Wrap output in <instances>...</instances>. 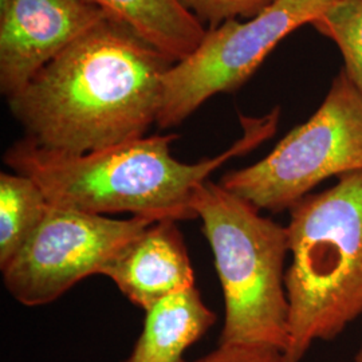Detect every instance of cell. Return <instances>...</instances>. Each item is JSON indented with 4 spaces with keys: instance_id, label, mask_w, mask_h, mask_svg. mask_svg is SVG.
Wrapping results in <instances>:
<instances>
[{
    "instance_id": "obj_13",
    "label": "cell",
    "mask_w": 362,
    "mask_h": 362,
    "mask_svg": "<svg viewBox=\"0 0 362 362\" xmlns=\"http://www.w3.org/2000/svg\"><path fill=\"white\" fill-rule=\"evenodd\" d=\"M336 43L345 73L362 93V0H342L311 23Z\"/></svg>"
},
{
    "instance_id": "obj_6",
    "label": "cell",
    "mask_w": 362,
    "mask_h": 362,
    "mask_svg": "<svg viewBox=\"0 0 362 362\" xmlns=\"http://www.w3.org/2000/svg\"><path fill=\"white\" fill-rule=\"evenodd\" d=\"M342 0H272L254 18L208 28L200 46L164 77L156 125L175 128L219 93L240 89L269 54L299 27L311 25Z\"/></svg>"
},
{
    "instance_id": "obj_8",
    "label": "cell",
    "mask_w": 362,
    "mask_h": 362,
    "mask_svg": "<svg viewBox=\"0 0 362 362\" xmlns=\"http://www.w3.org/2000/svg\"><path fill=\"white\" fill-rule=\"evenodd\" d=\"M112 18L88 0H11L0 13V91L8 98L71 43Z\"/></svg>"
},
{
    "instance_id": "obj_15",
    "label": "cell",
    "mask_w": 362,
    "mask_h": 362,
    "mask_svg": "<svg viewBox=\"0 0 362 362\" xmlns=\"http://www.w3.org/2000/svg\"><path fill=\"white\" fill-rule=\"evenodd\" d=\"M182 362H288L285 353L275 348L250 345V344H228L219 345L216 349L194 361Z\"/></svg>"
},
{
    "instance_id": "obj_14",
    "label": "cell",
    "mask_w": 362,
    "mask_h": 362,
    "mask_svg": "<svg viewBox=\"0 0 362 362\" xmlns=\"http://www.w3.org/2000/svg\"><path fill=\"white\" fill-rule=\"evenodd\" d=\"M182 4L194 16L211 28H216L221 23L238 19L239 16L251 19L266 7L272 0H181Z\"/></svg>"
},
{
    "instance_id": "obj_5",
    "label": "cell",
    "mask_w": 362,
    "mask_h": 362,
    "mask_svg": "<svg viewBox=\"0 0 362 362\" xmlns=\"http://www.w3.org/2000/svg\"><path fill=\"white\" fill-rule=\"evenodd\" d=\"M362 170V93L342 69L317 112L258 163L220 184L259 211H288L322 181Z\"/></svg>"
},
{
    "instance_id": "obj_4",
    "label": "cell",
    "mask_w": 362,
    "mask_h": 362,
    "mask_svg": "<svg viewBox=\"0 0 362 362\" xmlns=\"http://www.w3.org/2000/svg\"><path fill=\"white\" fill-rule=\"evenodd\" d=\"M192 209L203 221L224 296L219 345L250 344L285 353L290 339L287 226L262 216L243 197L211 180L196 189Z\"/></svg>"
},
{
    "instance_id": "obj_2",
    "label": "cell",
    "mask_w": 362,
    "mask_h": 362,
    "mask_svg": "<svg viewBox=\"0 0 362 362\" xmlns=\"http://www.w3.org/2000/svg\"><path fill=\"white\" fill-rule=\"evenodd\" d=\"M279 113L275 107L263 117L240 116L243 136L220 155L192 164L172 156L176 133L144 136L88 153L46 149L23 137L4 152L3 161L35 181L57 207L97 215L128 212L153 220L196 219V189L228 160L272 137Z\"/></svg>"
},
{
    "instance_id": "obj_7",
    "label": "cell",
    "mask_w": 362,
    "mask_h": 362,
    "mask_svg": "<svg viewBox=\"0 0 362 362\" xmlns=\"http://www.w3.org/2000/svg\"><path fill=\"white\" fill-rule=\"evenodd\" d=\"M155 221L146 216L113 219L49 204L38 228L1 269L4 286L28 308L52 303L85 278L104 275Z\"/></svg>"
},
{
    "instance_id": "obj_1",
    "label": "cell",
    "mask_w": 362,
    "mask_h": 362,
    "mask_svg": "<svg viewBox=\"0 0 362 362\" xmlns=\"http://www.w3.org/2000/svg\"><path fill=\"white\" fill-rule=\"evenodd\" d=\"M175 62L113 18L58 54L7 98L27 139L88 153L141 139L157 122Z\"/></svg>"
},
{
    "instance_id": "obj_17",
    "label": "cell",
    "mask_w": 362,
    "mask_h": 362,
    "mask_svg": "<svg viewBox=\"0 0 362 362\" xmlns=\"http://www.w3.org/2000/svg\"><path fill=\"white\" fill-rule=\"evenodd\" d=\"M10 3H11V0H0V13H3L8 7Z\"/></svg>"
},
{
    "instance_id": "obj_3",
    "label": "cell",
    "mask_w": 362,
    "mask_h": 362,
    "mask_svg": "<svg viewBox=\"0 0 362 362\" xmlns=\"http://www.w3.org/2000/svg\"><path fill=\"white\" fill-rule=\"evenodd\" d=\"M288 362L362 317V170L305 196L288 209Z\"/></svg>"
},
{
    "instance_id": "obj_11",
    "label": "cell",
    "mask_w": 362,
    "mask_h": 362,
    "mask_svg": "<svg viewBox=\"0 0 362 362\" xmlns=\"http://www.w3.org/2000/svg\"><path fill=\"white\" fill-rule=\"evenodd\" d=\"M132 28L175 64L189 57L207 34L181 0H88Z\"/></svg>"
},
{
    "instance_id": "obj_9",
    "label": "cell",
    "mask_w": 362,
    "mask_h": 362,
    "mask_svg": "<svg viewBox=\"0 0 362 362\" xmlns=\"http://www.w3.org/2000/svg\"><path fill=\"white\" fill-rule=\"evenodd\" d=\"M104 275L144 311L196 286L188 250L175 220H158L146 227Z\"/></svg>"
},
{
    "instance_id": "obj_10",
    "label": "cell",
    "mask_w": 362,
    "mask_h": 362,
    "mask_svg": "<svg viewBox=\"0 0 362 362\" xmlns=\"http://www.w3.org/2000/svg\"><path fill=\"white\" fill-rule=\"evenodd\" d=\"M216 322L194 286L157 302L145 311L143 332L121 362H182L184 353Z\"/></svg>"
},
{
    "instance_id": "obj_16",
    "label": "cell",
    "mask_w": 362,
    "mask_h": 362,
    "mask_svg": "<svg viewBox=\"0 0 362 362\" xmlns=\"http://www.w3.org/2000/svg\"><path fill=\"white\" fill-rule=\"evenodd\" d=\"M354 362H362V338H361V344H360V348L357 350V353H356V357H354Z\"/></svg>"
},
{
    "instance_id": "obj_12",
    "label": "cell",
    "mask_w": 362,
    "mask_h": 362,
    "mask_svg": "<svg viewBox=\"0 0 362 362\" xmlns=\"http://www.w3.org/2000/svg\"><path fill=\"white\" fill-rule=\"evenodd\" d=\"M38 184L21 173H0V269L26 245L49 208Z\"/></svg>"
}]
</instances>
